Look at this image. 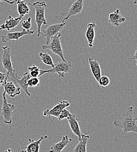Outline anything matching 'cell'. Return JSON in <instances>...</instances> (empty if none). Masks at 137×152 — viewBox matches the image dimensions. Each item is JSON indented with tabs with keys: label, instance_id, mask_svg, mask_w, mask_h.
<instances>
[{
	"label": "cell",
	"instance_id": "obj_1",
	"mask_svg": "<svg viewBox=\"0 0 137 152\" xmlns=\"http://www.w3.org/2000/svg\"><path fill=\"white\" fill-rule=\"evenodd\" d=\"M133 106L129 107L126 113L118 116L113 122L116 128L122 129L123 135L128 132L137 133V117L133 116Z\"/></svg>",
	"mask_w": 137,
	"mask_h": 152
},
{
	"label": "cell",
	"instance_id": "obj_2",
	"mask_svg": "<svg viewBox=\"0 0 137 152\" xmlns=\"http://www.w3.org/2000/svg\"><path fill=\"white\" fill-rule=\"evenodd\" d=\"M2 53L1 57V63L4 69L7 71V78H10L12 81H14L17 78H19L17 73L12 67L11 61V48L8 46H2Z\"/></svg>",
	"mask_w": 137,
	"mask_h": 152
},
{
	"label": "cell",
	"instance_id": "obj_3",
	"mask_svg": "<svg viewBox=\"0 0 137 152\" xmlns=\"http://www.w3.org/2000/svg\"><path fill=\"white\" fill-rule=\"evenodd\" d=\"M35 11V23L37 25V37H39L41 33V28L43 25H47V22L45 19V9L46 4L45 1H37L32 5Z\"/></svg>",
	"mask_w": 137,
	"mask_h": 152
},
{
	"label": "cell",
	"instance_id": "obj_4",
	"mask_svg": "<svg viewBox=\"0 0 137 152\" xmlns=\"http://www.w3.org/2000/svg\"><path fill=\"white\" fill-rule=\"evenodd\" d=\"M72 64L70 61L64 62L63 61H59L55 64L53 68L49 70H40V77L45 74H54L58 75L59 78L64 77L65 73H70L72 70Z\"/></svg>",
	"mask_w": 137,
	"mask_h": 152
},
{
	"label": "cell",
	"instance_id": "obj_5",
	"mask_svg": "<svg viewBox=\"0 0 137 152\" xmlns=\"http://www.w3.org/2000/svg\"><path fill=\"white\" fill-rule=\"evenodd\" d=\"M62 34L60 32L56 34L55 36L51 38L49 44L48 45H43L42 46V49L44 50L49 49L53 54L59 56L63 61H67L64 58L63 55V52L60 42V38L62 37Z\"/></svg>",
	"mask_w": 137,
	"mask_h": 152
},
{
	"label": "cell",
	"instance_id": "obj_6",
	"mask_svg": "<svg viewBox=\"0 0 137 152\" xmlns=\"http://www.w3.org/2000/svg\"><path fill=\"white\" fill-rule=\"evenodd\" d=\"M14 110L15 106L8 102L6 94L5 92H4L2 94V108L1 110V115L3 117L4 122L5 124H12V117Z\"/></svg>",
	"mask_w": 137,
	"mask_h": 152
},
{
	"label": "cell",
	"instance_id": "obj_7",
	"mask_svg": "<svg viewBox=\"0 0 137 152\" xmlns=\"http://www.w3.org/2000/svg\"><path fill=\"white\" fill-rule=\"evenodd\" d=\"M65 25L66 22L62 21L60 23L51 25L48 26L46 29L43 30V32H41L40 35L46 38L45 45H48L51 38L62 31Z\"/></svg>",
	"mask_w": 137,
	"mask_h": 152
},
{
	"label": "cell",
	"instance_id": "obj_8",
	"mask_svg": "<svg viewBox=\"0 0 137 152\" xmlns=\"http://www.w3.org/2000/svg\"><path fill=\"white\" fill-rule=\"evenodd\" d=\"M70 106V103L68 101H60L58 104H56L55 106H54L51 109H47L46 110H45L43 113V115L45 116H48L49 119L51 121V122L54 124L53 121L51 119V116H54L56 117L57 118H58L59 115L60 114V113L62 112V111L64 109L66 108L67 107Z\"/></svg>",
	"mask_w": 137,
	"mask_h": 152
},
{
	"label": "cell",
	"instance_id": "obj_9",
	"mask_svg": "<svg viewBox=\"0 0 137 152\" xmlns=\"http://www.w3.org/2000/svg\"><path fill=\"white\" fill-rule=\"evenodd\" d=\"M35 33L33 31L30 30H25L23 29L20 32H7L1 37V41L3 43H6L8 42H11L12 40H18L20 38L28 35L31 36Z\"/></svg>",
	"mask_w": 137,
	"mask_h": 152
},
{
	"label": "cell",
	"instance_id": "obj_10",
	"mask_svg": "<svg viewBox=\"0 0 137 152\" xmlns=\"http://www.w3.org/2000/svg\"><path fill=\"white\" fill-rule=\"evenodd\" d=\"M83 1L84 0H76L72 5L69 8L67 13H66L64 18L62 20V22H65L66 20L69 19L70 17H73L80 14L83 9Z\"/></svg>",
	"mask_w": 137,
	"mask_h": 152
},
{
	"label": "cell",
	"instance_id": "obj_11",
	"mask_svg": "<svg viewBox=\"0 0 137 152\" xmlns=\"http://www.w3.org/2000/svg\"><path fill=\"white\" fill-rule=\"evenodd\" d=\"M67 119L72 131L76 136H78L79 142L81 141L82 133L79 126L78 118L75 115L71 114Z\"/></svg>",
	"mask_w": 137,
	"mask_h": 152
},
{
	"label": "cell",
	"instance_id": "obj_12",
	"mask_svg": "<svg viewBox=\"0 0 137 152\" xmlns=\"http://www.w3.org/2000/svg\"><path fill=\"white\" fill-rule=\"evenodd\" d=\"M48 136L45 135L43 136H41L37 140H35L32 139H29V144L25 147V150L21 151V152H39L40 144L41 142L45 139H48Z\"/></svg>",
	"mask_w": 137,
	"mask_h": 152
},
{
	"label": "cell",
	"instance_id": "obj_13",
	"mask_svg": "<svg viewBox=\"0 0 137 152\" xmlns=\"http://www.w3.org/2000/svg\"><path fill=\"white\" fill-rule=\"evenodd\" d=\"M96 25V22L89 23L87 24V29L85 32V37L88 42V45L90 48H93V42L95 38V28Z\"/></svg>",
	"mask_w": 137,
	"mask_h": 152
},
{
	"label": "cell",
	"instance_id": "obj_14",
	"mask_svg": "<svg viewBox=\"0 0 137 152\" xmlns=\"http://www.w3.org/2000/svg\"><path fill=\"white\" fill-rule=\"evenodd\" d=\"M89 64L92 73L93 74L96 80L98 82L101 76V70L98 60L92 57H89Z\"/></svg>",
	"mask_w": 137,
	"mask_h": 152
},
{
	"label": "cell",
	"instance_id": "obj_15",
	"mask_svg": "<svg viewBox=\"0 0 137 152\" xmlns=\"http://www.w3.org/2000/svg\"><path fill=\"white\" fill-rule=\"evenodd\" d=\"M4 92L10 97L14 98L21 94V88L20 87H17L15 84L12 82H7L4 85Z\"/></svg>",
	"mask_w": 137,
	"mask_h": 152
},
{
	"label": "cell",
	"instance_id": "obj_16",
	"mask_svg": "<svg viewBox=\"0 0 137 152\" xmlns=\"http://www.w3.org/2000/svg\"><path fill=\"white\" fill-rule=\"evenodd\" d=\"M31 77L29 75L28 72L25 73L21 78H17L12 82L15 84H17L20 86V88H22L23 91L26 94V95L29 96H31V94L28 91V81Z\"/></svg>",
	"mask_w": 137,
	"mask_h": 152
},
{
	"label": "cell",
	"instance_id": "obj_17",
	"mask_svg": "<svg viewBox=\"0 0 137 152\" xmlns=\"http://www.w3.org/2000/svg\"><path fill=\"white\" fill-rule=\"evenodd\" d=\"M72 141V139L69 138L68 136H63L62 138L61 141L52 145L51 146L49 152H62L64 148Z\"/></svg>",
	"mask_w": 137,
	"mask_h": 152
},
{
	"label": "cell",
	"instance_id": "obj_18",
	"mask_svg": "<svg viewBox=\"0 0 137 152\" xmlns=\"http://www.w3.org/2000/svg\"><path fill=\"white\" fill-rule=\"evenodd\" d=\"M21 19L22 18L20 17L14 18L12 16L10 15L8 18V19L5 20V23H4L0 26V31L7 30L10 31L11 29L16 28L18 25Z\"/></svg>",
	"mask_w": 137,
	"mask_h": 152
},
{
	"label": "cell",
	"instance_id": "obj_19",
	"mask_svg": "<svg viewBox=\"0 0 137 152\" xmlns=\"http://www.w3.org/2000/svg\"><path fill=\"white\" fill-rule=\"evenodd\" d=\"M125 20V18L121 15L119 9H117L114 12L108 15V22L114 26H119Z\"/></svg>",
	"mask_w": 137,
	"mask_h": 152
},
{
	"label": "cell",
	"instance_id": "obj_20",
	"mask_svg": "<svg viewBox=\"0 0 137 152\" xmlns=\"http://www.w3.org/2000/svg\"><path fill=\"white\" fill-rule=\"evenodd\" d=\"M15 4L17 5V11L20 17L22 18L25 15L29 14L30 11V9L28 7L29 3L25 1L17 0Z\"/></svg>",
	"mask_w": 137,
	"mask_h": 152
},
{
	"label": "cell",
	"instance_id": "obj_21",
	"mask_svg": "<svg viewBox=\"0 0 137 152\" xmlns=\"http://www.w3.org/2000/svg\"><path fill=\"white\" fill-rule=\"evenodd\" d=\"M87 133L81 134V140L80 141L78 144L76 146L73 150V152H87L86 146L88 139L90 138V136L87 134Z\"/></svg>",
	"mask_w": 137,
	"mask_h": 152
},
{
	"label": "cell",
	"instance_id": "obj_22",
	"mask_svg": "<svg viewBox=\"0 0 137 152\" xmlns=\"http://www.w3.org/2000/svg\"><path fill=\"white\" fill-rule=\"evenodd\" d=\"M39 56L43 64H45L47 66H51V67H52V68L54 67L55 64L53 63V59L51 57V56L48 53L40 52L39 53Z\"/></svg>",
	"mask_w": 137,
	"mask_h": 152
},
{
	"label": "cell",
	"instance_id": "obj_23",
	"mask_svg": "<svg viewBox=\"0 0 137 152\" xmlns=\"http://www.w3.org/2000/svg\"><path fill=\"white\" fill-rule=\"evenodd\" d=\"M40 69L39 67L34 64L31 67H28V73L31 77H40Z\"/></svg>",
	"mask_w": 137,
	"mask_h": 152
},
{
	"label": "cell",
	"instance_id": "obj_24",
	"mask_svg": "<svg viewBox=\"0 0 137 152\" xmlns=\"http://www.w3.org/2000/svg\"><path fill=\"white\" fill-rule=\"evenodd\" d=\"M110 80L109 77L106 76H101L98 81L99 86L103 88L107 87L110 84Z\"/></svg>",
	"mask_w": 137,
	"mask_h": 152
},
{
	"label": "cell",
	"instance_id": "obj_25",
	"mask_svg": "<svg viewBox=\"0 0 137 152\" xmlns=\"http://www.w3.org/2000/svg\"><path fill=\"white\" fill-rule=\"evenodd\" d=\"M28 85L29 87L35 88L40 86V80L38 77H31L28 81Z\"/></svg>",
	"mask_w": 137,
	"mask_h": 152
},
{
	"label": "cell",
	"instance_id": "obj_26",
	"mask_svg": "<svg viewBox=\"0 0 137 152\" xmlns=\"http://www.w3.org/2000/svg\"><path fill=\"white\" fill-rule=\"evenodd\" d=\"M21 26L25 30H29L32 26L31 18L29 17L26 20H23L21 23Z\"/></svg>",
	"mask_w": 137,
	"mask_h": 152
},
{
	"label": "cell",
	"instance_id": "obj_27",
	"mask_svg": "<svg viewBox=\"0 0 137 152\" xmlns=\"http://www.w3.org/2000/svg\"><path fill=\"white\" fill-rule=\"evenodd\" d=\"M70 114L71 113L68 110H67L66 108H64L62 111V112L59 115L58 119L59 121H62L65 118L67 119L70 115Z\"/></svg>",
	"mask_w": 137,
	"mask_h": 152
},
{
	"label": "cell",
	"instance_id": "obj_28",
	"mask_svg": "<svg viewBox=\"0 0 137 152\" xmlns=\"http://www.w3.org/2000/svg\"><path fill=\"white\" fill-rule=\"evenodd\" d=\"M7 74L5 72H0V87L4 86V85L7 82Z\"/></svg>",
	"mask_w": 137,
	"mask_h": 152
},
{
	"label": "cell",
	"instance_id": "obj_29",
	"mask_svg": "<svg viewBox=\"0 0 137 152\" xmlns=\"http://www.w3.org/2000/svg\"><path fill=\"white\" fill-rule=\"evenodd\" d=\"M17 0H14V1H9V0H0V2H6L10 5H14L16 4Z\"/></svg>",
	"mask_w": 137,
	"mask_h": 152
},
{
	"label": "cell",
	"instance_id": "obj_30",
	"mask_svg": "<svg viewBox=\"0 0 137 152\" xmlns=\"http://www.w3.org/2000/svg\"><path fill=\"white\" fill-rule=\"evenodd\" d=\"M131 60H136V64H137V48L136 49V51H135V53L133 55V56L131 57Z\"/></svg>",
	"mask_w": 137,
	"mask_h": 152
},
{
	"label": "cell",
	"instance_id": "obj_31",
	"mask_svg": "<svg viewBox=\"0 0 137 152\" xmlns=\"http://www.w3.org/2000/svg\"><path fill=\"white\" fill-rule=\"evenodd\" d=\"M5 152H13V151L11 149H8L5 151Z\"/></svg>",
	"mask_w": 137,
	"mask_h": 152
},
{
	"label": "cell",
	"instance_id": "obj_32",
	"mask_svg": "<svg viewBox=\"0 0 137 152\" xmlns=\"http://www.w3.org/2000/svg\"><path fill=\"white\" fill-rule=\"evenodd\" d=\"M134 4L137 5V0H134Z\"/></svg>",
	"mask_w": 137,
	"mask_h": 152
}]
</instances>
